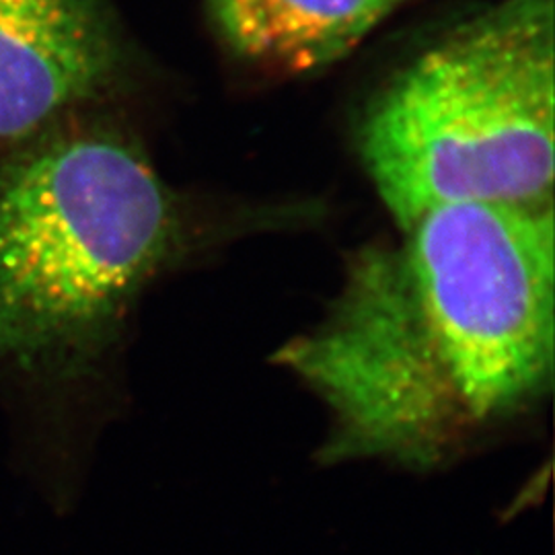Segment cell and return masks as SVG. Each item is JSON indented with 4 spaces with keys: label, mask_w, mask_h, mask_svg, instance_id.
<instances>
[{
    "label": "cell",
    "mask_w": 555,
    "mask_h": 555,
    "mask_svg": "<svg viewBox=\"0 0 555 555\" xmlns=\"http://www.w3.org/2000/svg\"><path fill=\"white\" fill-rule=\"evenodd\" d=\"M554 0H502L385 85L358 153L405 233L451 204H554Z\"/></svg>",
    "instance_id": "2"
},
{
    "label": "cell",
    "mask_w": 555,
    "mask_h": 555,
    "mask_svg": "<svg viewBox=\"0 0 555 555\" xmlns=\"http://www.w3.org/2000/svg\"><path fill=\"white\" fill-rule=\"evenodd\" d=\"M178 231L173 194L112 114L0 155V399L59 496L109 416L128 319Z\"/></svg>",
    "instance_id": "1"
},
{
    "label": "cell",
    "mask_w": 555,
    "mask_h": 555,
    "mask_svg": "<svg viewBox=\"0 0 555 555\" xmlns=\"http://www.w3.org/2000/svg\"><path fill=\"white\" fill-rule=\"evenodd\" d=\"M401 235L465 456L535 426L554 389V204H451Z\"/></svg>",
    "instance_id": "3"
},
{
    "label": "cell",
    "mask_w": 555,
    "mask_h": 555,
    "mask_svg": "<svg viewBox=\"0 0 555 555\" xmlns=\"http://www.w3.org/2000/svg\"><path fill=\"white\" fill-rule=\"evenodd\" d=\"M132 66L112 0H0V155L109 114Z\"/></svg>",
    "instance_id": "4"
},
{
    "label": "cell",
    "mask_w": 555,
    "mask_h": 555,
    "mask_svg": "<svg viewBox=\"0 0 555 555\" xmlns=\"http://www.w3.org/2000/svg\"><path fill=\"white\" fill-rule=\"evenodd\" d=\"M410 0H206L235 59L276 75L318 73L354 52Z\"/></svg>",
    "instance_id": "5"
}]
</instances>
